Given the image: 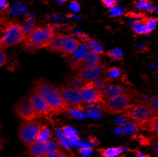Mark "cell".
Returning <instances> with one entry per match:
<instances>
[{
	"label": "cell",
	"mask_w": 158,
	"mask_h": 157,
	"mask_svg": "<svg viewBox=\"0 0 158 157\" xmlns=\"http://www.w3.org/2000/svg\"><path fill=\"white\" fill-rule=\"evenodd\" d=\"M87 46L89 48V51L94 52L96 53H102L103 52V48L101 44H99V43L96 42L95 40L89 39H87Z\"/></svg>",
	"instance_id": "24"
},
{
	"label": "cell",
	"mask_w": 158,
	"mask_h": 157,
	"mask_svg": "<svg viewBox=\"0 0 158 157\" xmlns=\"http://www.w3.org/2000/svg\"><path fill=\"white\" fill-rule=\"evenodd\" d=\"M61 152L60 150L57 151H48L47 152L45 153L44 155H43L42 157H57V155H59V153Z\"/></svg>",
	"instance_id": "37"
},
{
	"label": "cell",
	"mask_w": 158,
	"mask_h": 157,
	"mask_svg": "<svg viewBox=\"0 0 158 157\" xmlns=\"http://www.w3.org/2000/svg\"><path fill=\"white\" fill-rule=\"evenodd\" d=\"M100 91H101L102 94L104 101L105 100H108L110 98H112L114 97L125 93V89L122 86H120L119 85H111V84L106 85V87H104Z\"/></svg>",
	"instance_id": "14"
},
{
	"label": "cell",
	"mask_w": 158,
	"mask_h": 157,
	"mask_svg": "<svg viewBox=\"0 0 158 157\" xmlns=\"http://www.w3.org/2000/svg\"><path fill=\"white\" fill-rule=\"evenodd\" d=\"M87 83H85V81H83L82 80H80V78L77 77L76 75L75 76H71V78L68 79V86L71 88H74V89H79L80 90L81 88H83L86 85Z\"/></svg>",
	"instance_id": "21"
},
{
	"label": "cell",
	"mask_w": 158,
	"mask_h": 157,
	"mask_svg": "<svg viewBox=\"0 0 158 157\" xmlns=\"http://www.w3.org/2000/svg\"><path fill=\"white\" fill-rule=\"evenodd\" d=\"M158 19L156 18H146V26L148 29V33H150L152 31H153L156 26Z\"/></svg>",
	"instance_id": "29"
},
{
	"label": "cell",
	"mask_w": 158,
	"mask_h": 157,
	"mask_svg": "<svg viewBox=\"0 0 158 157\" xmlns=\"http://www.w3.org/2000/svg\"><path fill=\"white\" fill-rule=\"evenodd\" d=\"M147 130L153 134L154 137H158V115H154L150 120L147 126Z\"/></svg>",
	"instance_id": "22"
},
{
	"label": "cell",
	"mask_w": 158,
	"mask_h": 157,
	"mask_svg": "<svg viewBox=\"0 0 158 157\" xmlns=\"http://www.w3.org/2000/svg\"><path fill=\"white\" fill-rule=\"evenodd\" d=\"M121 148H109L106 150H104L102 154L104 157H116L119 155V153L121 152Z\"/></svg>",
	"instance_id": "26"
},
{
	"label": "cell",
	"mask_w": 158,
	"mask_h": 157,
	"mask_svg": "<svg viewBox=\"0 0 158 157\" xmlns=\"http://www.w3.org/2000/svg\"><path fill=\"white\" fill-rule=\"evenodd\" d=\"M135 7L140 10H145L148 12H153L154 7H152L151 2L149 1H139V2H134Z\"/></svg>",
	"instance_id": "23"
},
{
	"label": "cell",
	"mask_w": 158,
	"mask_h": 157,
	"mask_svg": "<svg viewBox=\"0 0 158 157\" xmlns=\"http://www.w3.org/2000/svg\"><path fill=\"white\" fill-rule=\"evenodd\" d=\"M123 12H124L123 8H121L120 7H117V6L112 7V8L110 9V13H111L112 16H118V15L122 14Z\"/></svg>",
	"instance_id": "35"
},
{
	"label": "cell",
	"mask_w": 158,
	"mask_h": 157,
	"mask_svg": "<svg viewBox=\"0 0 158 157\" xmlns=\"http://www.w3.org/2000/svg\"><path fill=\"white\" fill-rule=\"evenodd\" d=\"M52 137V134L49 128L46 125H41L39 130L38 135L36 138V141L42 143H47L51 140Z\"/></svg>",
	"instance_id": "17"
},
{
	"label": "cell",
	"mask_w": 158,
	"mask_h": 157,
	"mask_svg": "<svg viewBox=\"0 0 158 157\" xmlns=\"http://www.w3.org/2000/svg\"><path fill=\"white\" fill-rule=\"evenodd\" d=\"M34 91L43 97L51 109L52 114L59 115L68 112L70 106L64 101L59 89L45 79H39L34 83Z\"/></svg>",
	"instance_id": "1"
},
{
	"label": "cell",
	"mask_w": 158,
	"mask_h": 157,
	"mask_svg": "<svg viewBox=\"0 0 158 157\" xmlns=\"http://www.w3.org/2000/svg\"><path fill=\"white\" fill-rule=\"evenodd\" d=\"M26 35L21 24L17 22L10 23L3 32V36L0 39V48L2 49L13 47L24 42Z\"/></svg>",
	"instance_id": "4"
},
{
	"label": "cell",
	"mask_w": 158,
	"mask_h": 157,
	"mask_svg": "<svg viewBox=\"0 0 158 157\" xmlns=\"http://www.w3.org/2000/svg\"><path fill=\"white\" fill-rule=\"evenodd\" d=\"M128 17H130L132 19H135L136 21H139V20H141V19L145 18V15L143 14V13H135V12H129L127 15H126Z\"/></svg>",
	"instance_id": "32"
},
{
	"label": "cell",
	"mask_w": 158,
	"mask_h": 157,
	"mask_svg": "<svg viewBox=\"0 0 158 157\" xmlns=\"http://www.w3.org/2000/svg\"><path fill=\"white\" fill-rule=\"evenodd\" d=\"M16 115L24 121H34L39 116L31 106L29 97H22L14 105Z\"/></svg>",
	"instance_id": "8"
},
{
	"label": "cell",
	"mask_w": 158,
	"mask_h": 157,
	"mask_svg": "<svg viewBox=\"0 0 158 157\" xmlns=\"http://www.w3.org/2000/svg\"><path fill=\"white\" fill-rule=\"evenodd\" d=\"M151 146L154 153L158 155V137H153L151 139Z\"/></svg>",
	"instance_id": "31"
},
{
	"label": "cell",
	"mask_w": 158,
	"mask_h": 157,
	"mask_svg": "<svg viewBox=\"0 0 158 157\" xmlns=\"http://www.w3.org/2000/svg\"><path fill=\"white\" fill-rule=\"evenodd\" d=\"M29 101L38 116H47L52 113L47 102L38 93L32 92L31 96L29 97Z\"/></svg>",
	"instance_id": "11"
},
{
	"label": "cell",
	"mask_w": 158,
	"mask_h": 157,
	"mask_svg": "<svg viewBox=\"0 0 158 157\" xmlns=\"http://www.w3.org/2000/svg\"><path fill=\"white\" fill-rule=\"evenodd\" d=\"M131 99L132 98L130 94L125 93L108 100H105L102 107L104 111L111 115L124 114L131 105Z\"/></svg>",
	"instance_id": "5"
},
{
	"label": "cell",
	"mask_w": 158,
	"mask_h": 157,
	"mask_svg": "<svg viewBox=\"0 0 158 157\" xmlns=\"http://www.w3.org/2000/svg\"><path fill=\"white\" fill-rule=\"evenodd\" d=\"M21 26H22L24 33H25V35H26V36H28L34 31V29L35 28V21L33 20H28V21H25L21 25Z\"/></svg>",
	"instance_id": "25"
},
{
	"label": "cell",
	"mask_w": 158,
	"mask_h": 157,
	"mask_svg": "<svg viewBox=\"0 0 158 157\" xmlns=\"http://www.w3.org/2000/svg\"><path fill=\"white\" fill-rule=\"evenodd\" d=\"M8 6H9L8 2H6V1L0 0V9H1V11H3V10L7 9V7H8Z\"/></svg>",
	"instance_id": "39"
},
{
	"label": "cell",
	"mask_w": 158,
	"mask_h": 157,
	"mask_svg": "<svg viewBox=\"0 0 158 157\" xmlns=\"http://www.w3.org/2000/svg\"><path fill=\"white\" fill-rule=\"evenodd\" d=\"M102 3L103 4V6L105 7H108V8H112V7H116V4H117V2L115 1V0H102Z\"/></svg>",
	"instance_id": "34"
},
{
	"label": "cell",
	"mask_w": 158,
	"mask_h": 157,
	"mask_svg": "<svg viewBox=\"0 0 158 157\" xmlns=\"http://www.w3.org/2000/svg\"><path fill=\"white\" fill-rule=\"evenodd\" d=\"M104 72V66L102 65L96 67H80L76 76L85 83H89L102 77Z\"/></svg>",
	"instance_id": "10"
},
{
	"label": "cell",
	"mask_w": 158,
	"mask_h": 157,
	"mask_svg": "<svg viewBox=\"0 0 158 157\" xmlns=\"http://www.w3.org/2000/svg\"><path fill=\"white\" fill-rule=\"evenodd\" d=\"M102 58L98 53L89 51L83 60L80 67H96L101 66Z\"/></svg>",
	"instance_id": "15"
},
{
	"label": "cell",
	"mask_w": 158,
	"mask_h": 157,
	"mask_svg": "<svg viewBox=\"0 0 158 157\" xmlns=\"http://www.w3.org/2000/svg\"><path fill=\"white\" fill-rule=\"evenodd\" d=\"M110 81H111V79L107 77V76H106V77H102L100 79H98V80H94V81H92V82L89 83L95 89L102 90L104 87H106V85H109Z\"/></svg>",
	"instance_id": "20"
},
{
	"label": "cell",
	"mask_w": 158,
	"mask_h": 157,
	"mask_svg": "<svg viewBox=\"0 0 158 157\" xmlns=\"http://www.w3.org/2000/svg\"><path fill=\"white\" fill-rule=\"evenodd\" d=\"M123 116L132 120L138 128L146 129L150 120L152 119L155 113L152 111L150 106L146 103L131 104Z\"/></svg>",
	"instance_id": "3"
},
{
	"label": "cell",
	"mask_w": 158,
	"mask_h": 157,
	"mask_svg": "<svg viewBox=\"0 0 158 157\" xmlns=\"http://www.w3.org/2000/svg\"><path fill=\"white\" fill-rule=\"evenodd\" d=\"M57 157H68L67 155L65 154V153H63L62 151H61V152L59 153V155H57Z\"/></svg>",
	"instance_id": "43"
},
{
	"label": "cell",
	"mask_w": 158,
	"mask_h": 157,
	"mask_svg": "<svg viewBox=\"0 0 158 157\" xmlns=\"http://www.w3.org/2000/svg\"><path fill=\"white\" fill-rule=\"evenodd\" d=\"M42 124L35 121H24L19 126L18 135L26 145L29 146L36 141L39 130Z\"/></svg>",
	"instance_id": "6"
},
{
	"label": "cell",
	"mask_w": 158,
	"mask_h": 157,
	"mask_svg": "<svg viewBox=\"0 0 158 157\" xmlns=\"http://www.w3.org/2000/svg\"><path fill=\"white\" fill-rule=\"evenodd\" d=\"M28 147V153L31 157H42L45 153L48 151L46 143H42L40 142H34L30 144Z\"/></svg>",
	"instance_id": "16"
},
{
	"label": "cell",
	"mask_w": 158,
	"mask_h": 157,
	"mask_svg": "<svg viewBox=\"0 0 158 157\" xmlns=\"http://www.w3.org/2000/svg\"><path fill=\"white\" fill-rule=\"evenodd\" d=\"M54 28L51 26H37L24 40V47L27 50L41 49L48 48L56 36Z\"/></svg>",
	"instance_id": "2"
},
{
	"label": "cell",
	"mask_w": 158,
	"mask_h": 157,
	"mask_svg": "<svg viewBox=\"0 0 158 157\" xmlns=\"http://www.w3.org/2000/svg\"><path fill=\"white\" fill-rule=\"evenodd\" d=\"M106 55L111 58V60H120L122 58L123 52L120 49H114L106 52Z\"/></svg>",
	"instance_id": "27"
},
{
	"label": "cell",
	"mask_w": 158,
	"mask_h": 157,
	"mask_svg": "<svg viewBox=\"0 0 158 157\" xmlns=\"http://www.w3.org/2000/svg\"><path fill=\"white\" fill-rule=\"evenodd\" d=\"M80 153H82L84 155H89L92 153V151L90 150V149H88V148H85V149H81L80 150Z\"/></svg>",
	"instance_id": "40"
},
{
	"label": "cell",
	"mask_w": 158,
	"mask_h": 157,
	"mask_svg": "<svg viewBox=\"0 0 158 157\" xmlns=\"http://www.w3.org/2000/svg\"><path fill=\"white\" fill-rule=\"evenodd\" d=\"M46 145H47L48 150V151L59 150V149H58V147H57V144L55 143V142H53V141L50 140L49 142H48V143H46Z\"/></svg>",
	"instance_id": "36"
},
{
	"label": "cell",
	"mask_w": 158,
	"mask_h": 157,
	"mask_svg": "<svg viewBox=\"0 0 158 157\" xmlns=\"http://www.w3.org/2000/svg\"><path fill=\"white\" fill-rule=\"evenodd\" d=\"M80 93L84 103H103L104 99L101 91L95 89L90 83H87L81 88Z\"/></svg>",
	"instance_id": "9"
},
{
	"label": "cell",
	"mask_w": 158,
	"mask_h": 157,
	"mask_svg": "<svg viewBox=\"0 0 158 157\" xmlns=\"http://www.w3.org/2000/svg\"><path fill=\"white\" fill-rule=\"evenodd\" d=\"M120 69L116 68V67H111L109 68L106 71V76L110 79H115V78H118L120 75Z\"/></svg>",
	"instance_id": "28"
},
{
	"label": "cell",
	"mask_w": 158,
	"mask_h": 157,
	"mask_svg": "<svg viewBox=\"0 0 158 157\" xmlns=\"http://www.w3.org/2000/svg\"><path fill=\"white\" fill-rule=\"evenodd\" d=\"M137 157H150V156H149V155H144V154H142V153L139 152V153H137Z\"/></svg>",
	"instance_id": "42"
},
{
	"label": "cell",
	"mask_w": 158,
	"mask_h": 157,
	"mask_svg": "<svg viewBox=\"0 0 158 157\" xmlns=\"http://www.w3.org/2000/svg\"><path fill=\"white\" fill-rule=\"evenodd\" d=\"M0 12H1V9H0Z\"/></svg>",
	"instance_id": "45"
},
{
	"label": "cell",
	"mask_w": 158,
	"mask_h": 157,
	"mask_svg": "<svg viewBox=\"0 0 158 157\" xmlns=\"http://www.w3.org/2000/svg\"><path fill=\"white\" fill-rule=\"evenodd\" d=\"M80 43L79 40L71 35H66L64 36L63 43H62V47H61V52L64 56H70L72 55L76 49L77 48Z\"/></svg>",
	"instance_id": "13"
},
{
	"label": "cell",
	"mask_w": 158,
	"mask_h": 157,
	"mask_svg": "<svg viewBox=\"0 0 158 157\" xmlns=\"http://www.w3.org/2000/svg\"><path fill=\"white\" fill-rule=\"evenodd\" d=\"M64 36H65V35H63V34H57V35H56L52 43L47 48L48 50H49V51L53 52H61Z\"/></svg>",
	"instance_id": "18"
},
{
	"label": "cell",
	"mask_w": 158,
	"mask_h": 157,
	"mask_svg": "<svg viewBox=\"0 0 158 157\" xmlns=\"http://www.w3.org/2000/svg\"><path fill=\"white\" fill-rule=\"evenodd\" d=\"M6 62H7V56H6L5 51L4 49L0 48V68L5 66Z\"/></svg>",
	"instance_id": "33"
},
{
	"label": "cell",
	"mask_w": 158,
	"mask_h": 157,
	"mask_svg": "<svg viewBox=\"0 0 158 157\" xmlns=\"http://www.w3.org/2000/svg\"><path fill=\"white\" fill-rule=\"evenodd\" d=\"M61 97L69 106H73L75 109H82L83 101L79 89L71 88L68 85H63L59 89Z\"/></svg>",
	"instance_id": "7"
},
{
	"label": "cell",
	"mask_w": 158,
	"mask_h": 157,
	"mask_svg": "<svg viewBox=\"0 0 158 157\" xmlns=\"http://www.w3.org/2000/svg\"><path fill=\"white\" fill-rule=\"evenodd\" d=\"M2 129V124H1V122H0V130Z\"/></svg>",
	"instance_id": "44"
},
{
	"label": "cell",
	"mask_w": 158,
	"mask_h": 157,
	"mask_svg": "<svg viewBox=\"0 0 158 157\" xmlns=\"http://www.w3.org/2000/svg\"><path fill=\"white\" fill-rule=\"evenodd\" d=\"M70 8H71V10H73V11H79V10L80 9V5H79L76 2H71V4H70Z\"/></svg>",
	"instance_id": "38"
},
{
	"label": "cell",
	"mask_w": 158,
	"mask_h": 157,
	"mask_svg": "<svg viewBox=\"0 0 158 157\" xmlns=\"http://www.w3.org/2000/svg\"><path fill=\"white\" fill-rule=\"evenodd\" d=\"M148 105L150 106L152 111L155 113V115H158V98L150 100Z\"/></svg>",
	"instance_id": "30"
},
{
	"label": "cell",
	"mask_w": 158,
	"mask_h": 157,
	"mask_svg": "<svg viewBox=\"0 0 158 157\" xmlns=\"http://www.w3.org/2000/svg\"><path fill=\"white\" fill-rule=\"evenodd\" d=\"M89 52V48L87 44L85 43H80L76 51L72 53V55L68 56V64L70 65L71 69L76 70L80 67V64L85 59L88 52Z\"/></svg>",
	"instance_id": "12"
},
{
	"label": "cell",
	"mask_w": 158,
	"mask_h": 157,
	"mask_svg": "<svg viewBox=\"0 0 158 157\" xmlns=\"http://www.w3.org/2000/svg\"><path fill=\"white\" fill-rule=\"evenodd\" d=\"M133 31L137 34H148L146 18L135 21V23L133 24Z\"/></svg>",
	"instance_id": "19"
},
{
	"label": "cell",
	"mask_w": 158,
	"mask_h": 157,
	"mask_svg": "<svg viewBox=\"0 0 158 157\" xmlns=\"http://www.w3.org/2000/svg\"><path fill=\"white\" fill-rule=\"evenodd\" d=\"M6 143H7V140H5L4 138H2L0 137V151L3 148V147H4Z\"/></svg>",
	"instance_id": "41"
}]
</instances>
